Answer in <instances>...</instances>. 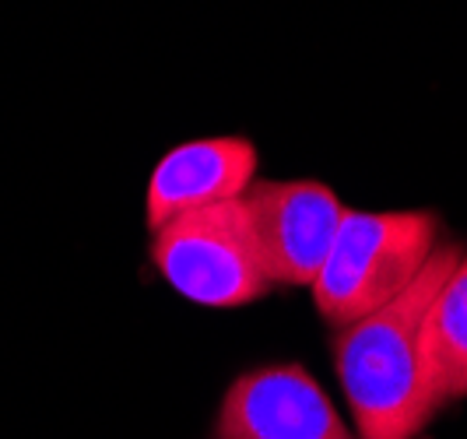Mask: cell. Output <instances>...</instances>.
<instances>
[{
	"mask_svg": "<svg viewBox=\"0 0 467 439\" xmlns=\"http://www.w3.org/2000/svg\"><path fill=\"white\" fill-rule=\"evenodd\" d=\"M464 246L440 243L415 285L362 320L334 327L330 355L358 439H419L440 415L425 320Z\"/></svg>",
	"mask_w": 467,
	"mask_h": 439,
	"instance_id": "1",
	"label": "cell"
},
{
	"mask_svg": "<svg viewBox=\"0 0 467 439\" xmlns=\"http://www.w3.org/2000/svg\"><path fill=\"white\" fill-rule=\"evenodd\" d=\"M432 211H348L313 277V306L327 327L362 320L404 296L440 246Z\"/></svg>",
	"mask_w": 467,
	"mask_h": 439,
	"instance_id": "2",
	"label": "cell"
},
{
	"mask_svg": "<svg viewBox=\"0 0 467 439\" xmlns=\"http://www.w3.org/2000/svg\"><path fill=\"white\" fill-rule=\"evenodd\" d=\"M151 264L183 299L208 309H239L275 288L239 201L169 218L151 232Z\"/></svg>",
	"mask_w": 467,
	"mask_h": 439,
	"instance_id": "3",
	"label": "cell"
},
{
	"mask_svg": "<svg viewBox=\"0 0 467 439\" xmlns=\"http://www.w3.org/2000/svg\"><path fill=\"white\" fill-rule=\"evenodd\" d=\"M239 208L267 281L275 288H309L341 225V197L320 180H254Z\"/></svg>",
	"mask_w": 467,
	"mask_h": 439,
	"instance_id": "4",
	"label": "cell"
},
{
	"mask_svg": "<svg viewBox=\"0 0 467 439\" xmlns=\"http://www.w3.org/2000/svg\"><path fill=\"white\" fill-rule=\"evenodd\" d=\"M211 439H358L299 362L257 366L229 383Z\"/></svg>",
	"mask_w": 467,
	"mask_h": 439,
	"instance_id": "5",
	"label": "cell"
},
{
	"mask_svg": "<svg viewBox=\"0 0 467 439\" xmlns=\"http://www.w3.org/2000/svg\"><path fill=\"white\" fill-rule=\"evenodd\" d=\"M257 148L239 134L176 144L155 162L144 190V218L155 232L176 214L239 201L257 180Z\"/></svg>",
	"mask_w": 467,
	"mask_h": 439,
	"instance_id": "6",
	"label": "cell"
},
{
	"mask_svg": "<svg viewBox=\"0 0 467 439\" xmlns=\"http://www.w3.org/2000/svg\"><path fill=\"white\" fill-rule=\"evenodd\" d=\"M429 370L440 408L467 397V250L440 285L425 320Z\"/></svg>",
	"mask_w": 467,
	"mask_h": 439,
	"instance_id": "7",
	"label": "cell"
}]
</instances>
